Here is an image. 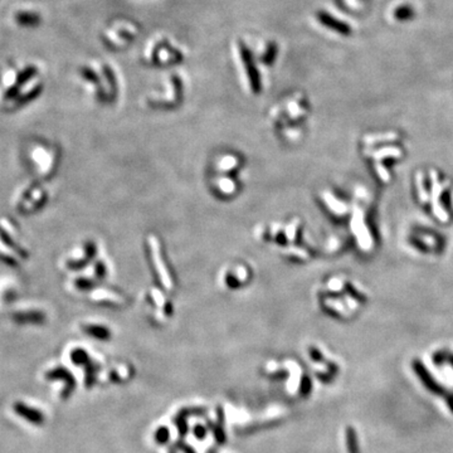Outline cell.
<instances>
[{"mask_svg": "<svg viewBox=\"0 0 453 453\" xmlns=\"http://www.w3.org/2000/svg\"><path fill=\"white\" fill-rule=\"evenodd\" d=\"M149 251H150L151 265H152L155 274H156L157 278L160 280L164 288L171 290V288H173V278L170 277V273L169 271H168L167 265L164 263L160 243H159V241H157L155 237L149 238Z\"/></svg>", "mask_w": 453, "mask_h": 453, "instance_id": "6da1fadb", "label": "cell"}, {"mask_svg": "<svg viewBox=\"0 0 453 453\" xmlns=\"http://www.w3.org/2000/svg\"><path fill=\"white\" fill-rule=\"evenodd\" d=\"M238 46H239V53H241L242 62H243L244 68H246V73L248 81H250L251 88L254 93H259L262 91V81H261V76H259V72L257 69L256 63H254L253 53L242 40H239Z\"/></svg>", "mask_w": 453, "mask_h": 453, "instance_id": "7a4b0ae2", "label": "cell"}, {"mask_svg": "<svg viewBox=\"0 0 453 453\" xmlns=\"http://www.w3.org/2000/svg\"><path fill=\"white\" fill-rule=\"evenodd\" d=\"M250 278V269L243 265H237L227 269L223 276V284L228 288H237L242 286Z\"/></svg>", "mask_w": 453, "mask_h": 453, "instance_id": "3957f363", "label": "cell"}, {"mask_svg": "<svg viewBox=\"0 0 453 453\" xmlns=\"http://www.w3.org/2000/svg\"><path fill=\"white\" fill-rule=\"evenodd\" d=\"M413 369H414V371H416L417 375H418V378L420 379V382L423 383V386L428 389L429 392L433 393V394H437V395L444 394V389L442 388V386H438V383L436 382L433 378H432V375L429 374L427 368H425L419 360L413 361Z\"/></svg>", "mask_w": 453, "mask_h": 453, "instance_id": "277c9868", "label": "cell"}, {"mask_svg": "<svg viewBox=\"0 0 453 453\" xmlns=\"http://www.w3.org/2000/svg\"><path fill=\"white\" fill-rule=\"evenodd\" d=\"M214 189L223 197H231L237 191L238 184L231 176H219L214 183Z\"/></svg>", "mask_w": 453, "mask_h": 453, "instance_id": "5b68a950", "label": "cell"}, {"mask_svg": "<svg viewBox=\"0 0 453 453\" xmlns=\"http://www.w3.org/2000/svg\"><path fill=\"white\" fill-rule=\"evenodd\" d=\"M241 167V161L235 155H225L220 157L217 163V171L219 174H228L232 171H237Z\"/></svg>", "mask_w": 453, "mask_h": 453, "instance_id": "8992f818", "label": "cell"}, {"mask_svg": "<svg viewBox=\"0 0 453 453\" xmlns=\"http://www.w3.org/2000/svg\"><path fill=\"white\" fill-rule=\"evenodd\" d=\"M318 19L321 24H324L325 27L333 29V31L339 32V33H342V34L349 33L348 25H345L344 23H340L339 20H336L335 18H333V17L326 14V13H324V12L319 13Z\"/></svg>", "mask_w": 453, "mask_h": 453, "instance_id": "52a82bcc", "label": "cell"}, {"mask_svg": "<svg viewBox=\"0 0 453 453\" xmlns=\"http://www.w3.org/2000/svg\"><path fill=\"white\" fill-rule=\"evenodd\" d=\"M81 74H82V77H84V80H87L88 82L95 84L96 90H97L96 91V92H97V99L99 100L107 99V96H106L105 91H103V87H102V84H101V81H100L99 76H97V73H96L95 71H92V69L88 67H84V68H81Z\"/></svg>", "mask_w": 453, "mask_h": 453, "instance_id": "ba28073f", "label": "cell"}, {"mask_svg": "<svg viewBox=\"0 0 453 453\" xmlns=\"http://www.w3.org/2000/svg\"><path fill=\"white\" fill-rule=\"evenodd\" d=\"M16 20L18 24L24 27H34L40 23V17L35 13H18L16 16Z\"/></svg>", "mask_w": 453, "mask_h": 453, "instance_id": "9c48e42d", "label": "cell"}, {"mask_svg": "<svg viewBox=\"0 0 453 453\" xmlns=\"http://www.w3.org/2000/svg\"><path fill=\"white\" fill-rule=\"evenodd\" d=\"M102 69H103V74H105L108 86H110V99L112 100L117 95V82H116V77H115V73L108 66H103Z\"/></svg>", "mask_w": 453, "mask_h": 453, "instance_id": "30bf717a", "label": "cell"}, {"mask_svg": "<svg viewBox=\"0 0 453 453\" xmlns=\"http://www.w3.org/2000/svg\"><path fill=\"white\" fill-rule=\"evenodd\" d=\"M277 53H278L277 44L274 43V42H271V43L268 44V47H267L266 52L263 53L262 56H261V62L267 66L273 65L274 59H276V57H277Z\"/></svg>", "mask_w": 453, "mask_h": 453, "instance_id": "8fae6325", "label": "cell"}, {"mask_svg": "<svg viewBox=\"0 0 453 453\" xmlns=\"http://www.w3.org/2000/svg\"><path fill=\"white\" fill-rule=\"evenodd\" d=\"M35 74H37V68H35V67H33V66H32V67L25 68L24 71H23L22 73L19 74L18 77H17V82H18V84H25L27 81L32 80V78H33Z\"/></svg>", "mask_w": 453, "mask_h": 453, "instance_id": "7c38bea8", "label": "cell"}, {"mask_svg": "<svg viewBox=\"0 0 453 453\" xmlns=\"http://www.w3.org/2000/svg\"><path fill=\"white\" fill-rule=\"evenodd\" d=\"M348 448L350 453H359L356 433H355V431L352 428L348 429Z\"/></svg>", "mask_w": 453, "mask_h": 453, "instance_id": "4fadbf2b", "label": "cell"}, {"mask_svg": "<svg viewBox=\"0 0 453 453\" xmlns=\"http://www.w3.org/2000/svg\"><path fill=\"white\" fill-rule=\"evenodd\" d=\"M87 331H88V334L97 336V337H105L107 335L106 329H103L102 326H88L87 327Z\"/></svg>", "mask_w": 453, "mask_h": 453, "instance_id": "5bb4252c", "label": "cell"}, {"mask_svg": "<svg viewBox=\"0 0 453 453\" xmlns=\"http://www.w3.org/2000/svg\"><path fill=\"white\" fill-rule=\"evenodd\" d=\"M447 405H448V408L451 409V412L453 413V395H450V397H447Z\"/></svg>", "mask_w": 453, "mask_h": 453, "instance_id": "9a60e30c", "label": "cell"}, {"mask_svg": "<svg viewBox=\"0 0 453 453\" xmlns=\"http://www.w3.org/2000/svg\"><path fill=\"white\" fill-rule=\"evenodd\" d=\"M451 361H452V365H453V358H451Z\"/></svg>", "mask_w": 453, "mask_h": 453, "instance_id": "2e32d148", "label": "cell"}]
</instances>
